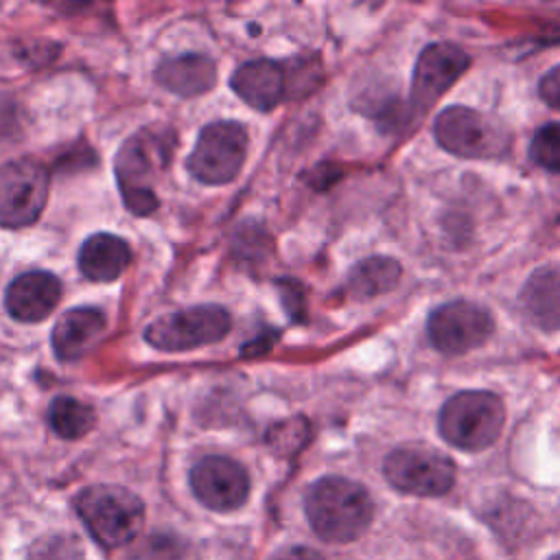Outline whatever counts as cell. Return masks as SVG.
<instances>
[{
	"mask_svg": "<svg viewBox=\"0 0 560 560\" xmlns=\"http://www.w3.org/2000/svg\"><path fill=\"white\" fill-rule=\"evenodd\" d=\"M173 149L175 133L162 125H147L122 142L114 171L129 212L144 217L158 208L155 182L171 164Z\"/></svg>",
	"mask_w": 560,
	"mask_h": 560,
	"instance_id": "6da1fadb",
	"label": "cell"
},
{
	"mask_svg": "<svg viewBox=\"0 0 560 560\" xmlns=\"http://www.w3.org/2000/svg\"><path fill=\"white\" fill-rule=\"evenodd\" d=\"M304 510L308 525L326 542L357 540L374 514L368 490L346 477H322L311 483Z\"/></svg>",
	"mask_w": 560,
	"mask_h": 560,
	"instance_id": "7a4b0ae2",
	"label": "cell"
},
{
	"mask_svg": "<svg viewBox=\"0 0 560 560\" xmlns=\"http://www.w3.org/2000/svg\"><path fill=\"white\" fill-rule=\"evenodd\" d=\"M74 508L92 538L107 549L131 542L144 523L140 497L122 486H90L79 492Z\"/></svg>",
	"mask_w": 560,
	"mask_h": 560,
	"instance_id": "3957f363",
	"label": "cell"
},
{
	"mask_svg": "<svg viewBox=\"0 0 560 560\" xmlns=\"http://www.w3.org/2000/svg\"><path fill=\"white\" fill-rule=\"evenodd\" d=\"M505 409L492 392H459L440 409L442 438L462 451H483L497 442Z\"/></svg>",
	"mask_w": 560,
	"mask_h": 560,
	"instance_id": "277c9868",
	"label": "cell"
},
{
	"mask_svg": "<svg viewBox=\"0 0 560 560\" xmlns=\"http://www.w3.org/2000/svg\"><path fill=\"white\" fill-rule=\"evenodd\" d=\"M433 133L442 149L466 160L501 158L510 147V136L497 120L464 105L442 109Z\"/></svg>",
	"mask_w": 560,
	"mask_h": 560,
	"instance_id": "5b68a950",
	"label": "cell"
},
{
	"mask_svg": "<svg viewBox=\"0 0 560 560\" xmlns=\"http://www.w3.org/2000/svg\"><path fill=\"white\" fill-rule=\"evenodd\" d=\"M247 155V131L236 120H214L206 125L190 151L186 166L195 179L208 186L232 182Z\"/></svg>",
	"mask_w": 560,
	"mask_h": 560,
	"instance_id": "8992f818",
	"label": "cell"
},
{
	"mask_svg": "<svg viewBox=\"0 0 560 560\" xmlns=\"http://www.w3.org/2000/svg\"><path fill=\"white\" fill-rule=\"evenodd\" d=\"M230 313L219 304H199L168 313L147 326L144 339L164 352H184L217 343L230 332Z\"/></svg>",
	"mask_w": 560,
	"mask_h": 560,
	"instance_id": "52a82bcc",
	"label": "cell"
},
{
	"mask_svg": "<svg viewBox=\"0 0 560 560\" xmlns=\"http://www.w3.org/2000/svg\"><path fill=\"white\" fill-rule=\"evenodd\" d=\"M50 175L35 158H15L0 166V225L26 228L37 221L48 199Z\"/></svg>",
	"mask_w": 560,
	"mask_h": 560,
	"instance_id": "ba28073f",
	"label": "cell"
},
{
	"mask_svg": "<svg viewBox=\"0 0 560 560\" xmlns=\"http://www.w3.org/2000/svg\"><path fill=\"white\" fill-rule=\"evenodd\" d=\"M383 475L396 490L416 497H440L455 483L453 462L424 444L394 448L383 462Z\"/></svg>",
	"mask_w": 560,
	"mask_h": 560,
	"instance_id": "9c48e42d",
	"label": "cell"
},
{
	"mask_svg": "<svg viewBox=\"0 0 560 560\" xmlns=\"http://www.w3.org/2000/svg\"><path fill=\"white\" fill-rule=\"evenodd\" d=\"M492 328V315L481 304L468 300H453L433 308L427 322L429 341L444 354H464L479 348Z\"/></svg>",
	"mask_w": 560,
	"mask_h": 560,
	"instance_id": "30bf717a",
	"label": "cell"
},
{
	"mask_svg": "<svg viewBox=\"0 0 560 560\" xmlns=\"http://www.w3.org/2000/svg\"><path fill=\"white\" fill-rule=\"evenodd\" d=\"M190 488L208 510L232 512L249 497V475L230 457L208 455L190 468Z\"/></svg>",
	"mask_w": 560,
	"mask_h": 560,
	"instance_id": "8fae6325",
	"label": "cell"
},
{
	"mask_svg": "<svg viewBox=\"0 0 560 560\" xmlns=\"http://www.w3.org/2000/svg\"><path fill=\"white\" fill-rule=\"evenodd\" d=\"M468 55L446 42L427 46L416 66L411 79V105L422 114L427 112L468 68Z\"/></svg>",
	"mask_w": 560,
	"mask_h": 560,
	"instance_id": "7c38bea8",
	"label": "cell"
},
{
	"mask_svg": "<svg viewBox=\"0 0 560 560\" xmlns=\"http://www.w3.org/2000/svg\"><path fill=\"white\" fill-rule=\"evenodd\" d=\"M61 298V282L50 271H28L18 276L4 293V306L18 322L35 324L46 319Z\"/></svg>",
	"mask_w": 560,
	"mask_h": 560,
	"instance_id": "4fadbf2b",
	"label": "cell"
},
{
	"mask_svg": "<svg viewBox=\"0 0 560 560\" xmlns=\"http://www.w3.org/2000/svg\"><path fill=\"white\" fill-rule=\"evenodd\" d=\"M230 85L249 107L269 112L287 96V70L271 59H252L234 70Z\"/></svg>",
	"mask_w": 560,
	"mask_h": 560,
	"instance_id": "5bb4252c",
	"label": "cell"
},
{
	"mask_svg": "<svg viewBox=\"0 0 560 560\" xmlns=\"http://www.w3.org/2000/svg\"><path fill=\"white\" fill-rule=\"evenodd\" d=\"M527 322L545 332L560 330V267L536 269L518 293Z\"/></svg>",
	"mask_w": 560,
	"mask_h": 560,
	"instance_id": "9a60e30c",
	"label": "cell"
},
{
	"mask_svg": "<svg viewBox=\"0 0 560 560\" xmlns=\"http://www.w3.org/2000/svg\"><path fill=\"white\" fill-rule=\"evenodd\" d=\"M107 322L94 306H79L66 311L52 328V350L59 361L81 359L90 346L103 335Z\"/></svg>",
	"mask_w": 560,
	"mask_h": 560,
	"instance_id": "2e32d148",
	"label": "cell"
},
{
	"mask_svg": "<svg viewBox=\"0 0 560 560\" xmlns=\"http://www.w3.org/2000/svg\"><path fill=\"white\" fill-rule=\"evenodd\" d=\"M158 83L177 96H197L214 88L217 66L206 55H179L164 59L155 70Z\"/></svg>",
	"mask_w": 560,
	"mask_h": 560,
	"instance_id": "e0dca14e",
	"label": "cell"
},
{
	"mask_svg": "<svg viewBox=\"0 0 560 560\" xmlns=\"http://www.w3.org/2000/svg\"><path fill=\"white\" fill-rule=\"evenodd\" d=\"M79 269L88 280L112 282L129 265L131 252L125 238L107 232L92 234L79 249Z\"/></svg>",
	"mask_w": 560,
	"mask_h": 560,
	"instance_id": "ac0fdd59",
	"label": "cell"
},
{
	"mask_svg": "<svg viewBox=\"0 0 560 560\" xmlns=\"http://www.w3.org/2000/svg\"><path fill=\"white\" fill-rule=\"evenodd\" d=\"M400 265L394 258L372 256L357 262L348 273V289L357 298H374L398 284Z\"/></svg>",
	"mask_w": 560,
	"mask_h": 560,
	"instance_id": "d6986e66",
	"label": "cell"
},
{
	"mask_svg": "<svg viewBox=\"0 0 560 560\" xmlns=\"http://www.w3.org/2000/svg\"><path fill=\"white\" fill-rule=\"evenodd\" d=\"M48 422L59 438L79 440L92 431L96 416L85 402L72 396H59L48 407Z\"/></svg>",
	"mask_w": 560,
	"mask_h": 560,
	"instance_id": "ffe728a7",
	"label": "cell"
},
{
	"mask_svg": "<svg viewBox=\"0 0 560 560\" xmlns=\"http://www.w3.org/2000/svg\"><path fill=\"white\" fill-rule=\"evenodd\" d=\"M529 155L538 166L560 173V122H549L534 133Z\"/></svg>",
	"mask_w": 560,
	"mask_h": 560,
	"instance_id": "44dd1931",
	"label": "cell"
},
{
	"mask_svg": "<svg viewBox=\"0 0 560 560\" xmlns=\"http://www.w3.org/2000/svg\"><path fill=\"white\" fill-rule=\"evenodd\" d=\"M81 545L68 534L42 538L28 551V560H81Z\"/></svg>",
	"mask_w": 560,
	"mask_h": 560,
	"instance_id": "7402d4cb",
	"label": "cell"
},
{
	"mask_svg": "<svg viewBox=\"0 0 560 560\" xmlns=\"http://www.w3.org/2000/svg\"><path fill=\"white\" fill-rule=\"evenodd\" d=\"M182 545L173 536L155 534L147 538L133 553V560H179Z\"/></svg>",
	"mask_w": 560,
	"mask_h": 560,
	"instance_id": "603a6c76",
	"label": "cell"
},
{
	"mask_svg": "<svg viewBox=\"0 0 560 560\" xmlns=\"http://www.w3.org/2000/svg\"><path fill=\"white\" fill-rule=\"evenodd\" d=\"M538 94L540 98L553 107L560 109V66H553L538 83Z\"/></svg>",
	"mask_w": 560,
	"mask_h": 560,
	"instance_id": "cb8c5ba5",
	"label": "cell"
},
{
	"mask_svg": "<svg viewBox=\"0 0 560 560\" xmlns=\"http://www.w3.org/2000/svg\"><path fill=\"white\" fill-rule=\"evenodd\" d=\"M271 560H324V556L308 547H287L280 549Z\"/></svg>",
	"mask_w": 560,
	"mask_h": 560,
	"instance_id": "d4e9b609",
	"label": "cell"
},
{
	"mask_svg": "<svg viewBox=\"0 0 560 560\" xmlns=\"http://www.w3.org/2000/svg\"><path fill=\"white\" fill-rule=\"evenodd\" d=\"M549 560H560V553H556V556H551Z\"/></svg>",
	"mask_w": 560,
	"mask_h": 560,
	"instance_id": "484cf974",
	"label": "cell"
}]
</instances>
